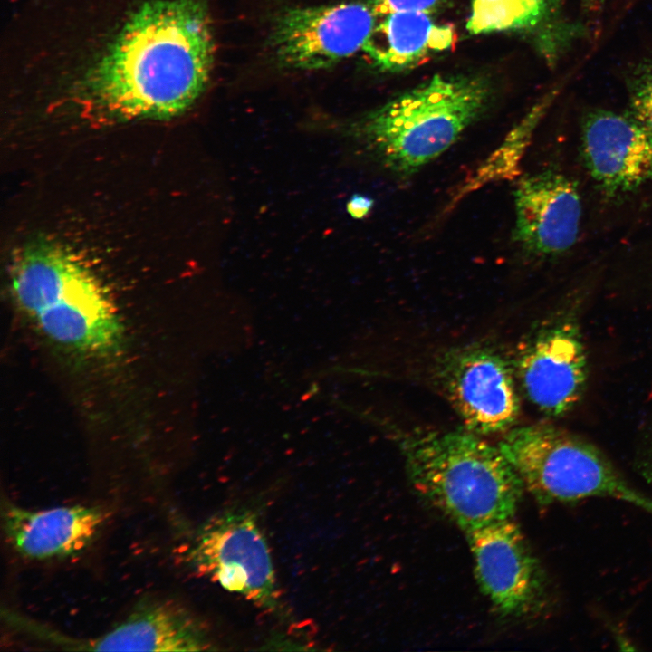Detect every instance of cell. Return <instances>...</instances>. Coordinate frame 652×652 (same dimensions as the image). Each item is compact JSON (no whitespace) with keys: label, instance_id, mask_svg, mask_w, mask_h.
I'll list each match as a JSON object with an SVG mask.
<instances>
[{"label":"cell","instance_id":"cell-1","mask_svg":"<svg viewBox=\"0 0 652 652\" xmlns=\"http://www.w3.org/2000/svg\"><path fill=\"white\" fill-rule=\"evenodd\" d=\"M214 59L205 0H149L128 17L82 89L117 117L173 118L202 95Z\"/></svg>","mask_w":652,"mask_h":652},{"label":"cell","instance_id":"cell-2","mask_svg":"<svg viewBox=\"0 0 652 652\" xmlns=\"http://www.w3.org/2000/svg\"><path fill=\"white\" fill-rule=\"evenodd\" d=\"M399 442L416 493L465 532L513 518L524 488L498 445L465 428Z\"/></svg>","mask_w":652,"mask_h":652},{"label":"cell","instance_id":"cell-3","mask_svg":"<svg viewBox=\"0 0 652 652\" xmlns=\"http://www.w3.org/2000/svg\"><path fill=\"white\" fill-rule=\"evenodd\" d=\"M490 100L484 80L437 74L362 116L350 131L386 168L408 176L448 149Z\"/></svg>","mask_w":652,"mask_h":652},{"label":"cell","instance_id":"cell-4","mask_svg":"<svg viewBox=\"0 0 652 652\" xmlns=\"http://www.w3.org/2000/svg\"><path fill=\"white\" fill-rule=\"evenodd\" d=\"M11 288L22 312L51 340L87 354L110 351L120 340L116 305L100 278L76 254L38 244L18 257Z\"/></svg>","mask_w":652,"mask_h":652},{"label":"cell","instance_id":"cell-5","mask_svg":"<svg viewBox=\"0 0 652 652\" xmlns=\"http://www.w3.org/2000/svg\"><path fill=\"white\" fill-rule=\"evenodd\" d=\"M497 445L524 491L542 505L611 498L652 515V498L631 485L596 446L571 432L532 424L512 427Z\"/></svg>","mask_w":652,"mask_h":652},{"label":"cell","instance_id":"cell-6","mask_svg":"<svg viewBox=\"0 0 652 652\" xmlns=\"http://www.w3.org/2000/svg\"><path fill=\"white\" fill-rule=\"evenodd\" d=\"M196 571L268 611L280 605L265 536L254 513L230 510L198 531L188 553Z\"/></svg>","mask_w":652,"mask_h":652},{"label":"cell","instance_id":"cell-7","mask_svg":"<svg viewBox=\"0 0 652 652\" xmlns=\"http://www.w3.org/2000/svg\"><path fill=\"white\" fill-rule=\"evenodd\" d=\"M478 586L500 615L532 618L550 603L546 572L513 518L465 532Z\"/></svg>","mask_w":652,"mask_h":652},{"label":"cell","instance_id":"cell-8","mask_svg":"<svg viewBox=\"0 0 652 652\" xmlns=\"http://www.w3.org/2000/svg\"><path fill=\"white\" fill-rule=\"evenodd\" d=\"M377 18L364 2L290 7L276 15L268 45L283 68L327 69L362 50Z\"/></svg>","mask_w":652,"mask_h":652},{"label":"cell","instance_id":"cell-9","mask_svg":"<svg viewBox=\"0 0 652 652\" xmlns=\"http://www.w3.org/2000/svg\"><path fill=\"white\" fill-rule=\"evenodd\" d=\"M437 379L464 428L480 436L504 434L520 414L513 366L497 350L483 345L445 353Z\"/></svg>","mask_w":652,"mask_h":652},{"label":"cell","instance_id":"cell-10","mask_svg":"<svg viewBox=\"0 0 652 652\" xmlns=\"http://www.w3.org/2000/svg\"><path fill=\"white\" fill-rule=\"evenodd\" d=\"M515 376L531 403L549 417L571 411L585 391L588 356L580 326L561 316L533 331L520 343Z\"/></svg>","mask_w":652,"mask_h":652},{"label":"cell","instance_id":"cell-11","mask_svg":"<svg viewBox=\"0 0 652 652\" xmlns=\"http://www.w3.org/2000/svg\"><path fill=\"white\" fill-rule=\"evenodd\" d=\"M514 210L513 239L528 253L560 254L577 240L580 197L575 184L561 174L545 170L520 178Z\"/></svg>","mask_w":652,"mask_h":652},{"label":"cell","instance_id":"cell-12","mask_svg":"<svg viewBox=\"0 0 652 652\" xmlns=\"http://www.w3.org/2000/svg\"><path fill=\"white\" fill-rule=\"evenodd\" d=\"M581 149L591 176L609 193L652 181V131L631 115L590 113L582 125Z\"/></svg>","mask_w":652,"mask_h":652},{"label":"cell","instance_id":"cell-13","mask_svg":"<svg viewBox=\"0 0 652 652\" xmlns=\"http://www.w3.org/2000/svg\"><path fill=\"white\" fill-rule=\"evenodd\" d=\"M107 518L99 506H62L33 511L2 502V524L14 549L28 559L67 557L85 550Z\"/></svg>","mask_w":652,"mask_h":652},{"label":"cell","instance_id":"cell-14","mask_svg":"<svg viewBox=\"0 0 652 652\" xmlns=\"http://www.w3.org/2000/svg\"><path fill=\"white\" fill-rule=\"evenodd\" d=\"M95 651H200L210 643L202 625L174 601L145 599L107 633L89 640L65 641Z\"/></svg>","mask_w":652,"mask_h":652},{"label":"cell","instance_id":"cell-15","mask_svg":"<svg viewBox=\"0 0 652 652\" xmlns=\"http://www.w3.org/2000/svg\"><path fill=\"white\" fill-rule=\"evenodd\" d=\"M427 13H394L378 16L362 50L384 72H401L447 50L455 41L449 24L435 22Z\"/></svg>","mask_w":652,"mask_h":652},{"label":"cell","instance_id":"cell-16","mask_svg":"<svg viewBox=\"0 0 652 652\" xmlns=\"http://www.w3.org/2000/svg\"><path fill=\"white\" fill-rule=\"evenodd\" d=\"M555 94V92L550 93L531 110L520 124L508 134L502 146L477 169L475 175L463 187L458 196L471 192L492 180L515 175L518 163L529 144L532 132L552 102Z\"/></svg>","mask_w":652,"mask_h":652},{"label":"cell","instance_id":"cell-17","mask_svg":"<svg viewBox=\"0 0 652 652\" xmlns=\"http://www.w3.org/2000/svg\"><path fill=\"white\" fill-rule=\"evenodd\" d=\"M550 0H473L467 30L473 34L522 29L543 17Z\"/></svg>","mask_w":652,"mask_h":652},{"label":"cell","instance_id":"cell-18","mask_svg":"<svg viewBox=\"0 0 652 652\" xmlns=\"http://www.w3.org/2000/svg\"><path fill=\"white\" fill-rule=\"evenodd\" d=\"M628 88L630 115L652 131V62L637 68Z\"/></svg>","mask_w":652,"mask_h":652},{"label":"cell","instance_id":"cell-19","mask_svg":"<svg viewBox=\"0 0 652 652\" xmlns=\"http://www.w3.org/2000/svg\"><path fill=\"white\" fill-rule=\"evenodd\" d=\"M377 16L394 13L435 12L442 0H364Z\"/></svg>","mask_w":652,"mask_h":652},{"label":"cell","instance_id":"cell-20","mask_svg":"<svg viewBox=\"0 0 652 652\" xmlns=\"http://www.w3.org/2000/svg\"><path fill=\"white\" fill-rule=\"evenodd\" d=\"M374 206V200L366 195L354 194L346 204L348 214L354 219L366 217Z\"/></svg>","mask_w":652,"mask_h":652},{"label":"cell","instance_id":"cell-21","mask_svg":"<svg viewBox=\"0 0 652 652\" xmlns=\"http://www.w3.org/2000/svg\"><path fill=\"white\" fill-rule=\"evenodd\" d=\"M584 1H585L586 3H588V4H594V3H596L598 0H584Z\"/></svg>","mask_w":652,"mask_h":652}]
</instances>
